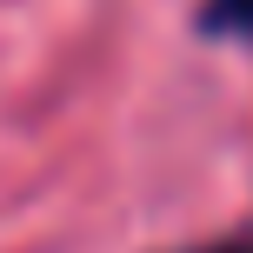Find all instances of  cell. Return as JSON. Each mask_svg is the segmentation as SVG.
<instances>
[{
	"label": "cell",
	"instance_id": "cell-1",
	"mask_svg": "<svg viewBox=\"0 0 253 253\" xmlns=\"http://www.w3.org/2000/svg\"><path fill=\"white\" fill-rule=\"evenodd\" d=\"M207 34H240V40H253V0H207Z\"/></svg>",
	"mask_w": 253,
	"mask_h": 253
},
{
	"label": "cell",
	"instance_id": "cell-2",
	"mask_svg": "<svg viewBox=\"0 0 253 253\" xmlns=\"http://www.w3.org/2000/svg\"><path fill=\"white\" fill-rule=\"evenodd\" d=\"M227 253H253V247H227Z\"/></svg>",
	"mask_w": 253,
	"mask_h": 253
}]
</instances>
